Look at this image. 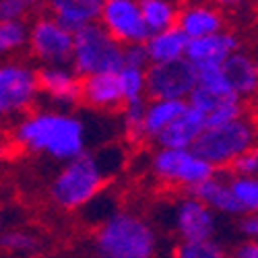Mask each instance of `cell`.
I'll return each instance as SVG.
<instances>
[{
  "label": "cell",
  "mask_w": 258,
  "mask_h": 258,
  "mask_svg": "<svg viewBox=\"0 0 258 258\" xmlns=\"http://www.w3.org/2000/svg\"><path fill=\"white\" fill-rule=\"evenodd\" d=\"M17 149L67 163L89 151L85 120L69 110H29L19 116L9 139Z\"/></svg>",
  "instance_id": "cell-1"
},
{
  "label": "cell",
  "mask_w": 258,
  "mask_h": 258,
  "mask_svg": "<svg viewBox=\"0 0 258 258\" xmlns=\"http://www.w3.org/2000/svg\"><path fill=\"white\" fill-rule=\"evenodd\" d=\"M122 159L120 151H85L79 157L62 163L58 174L52 178L48 195L50 201L62 211H79L91 205L118 171Z\"/></svg>",
  "instance_id": "cell-2"
},
{
  "label": "cell",
  "mask_w": 258,
  "mask_h": 258,
  "mask_svg": "<svg viewBox=\"0 0 258 258\" xmlns=\"http://www.w3.org/2000/svg\"><path fill=\"white\" fill-rule=\"evenodd\" d=\"M161 233L143 215L118 209L91 233V258H159Z\"/></svg>",
  "instance_id": "cell-3"
},
{
  "label": "cell",
  "mask_w": 258,
  "mask_h": 258,
  "mask_svg": "<svg viewBox=\"0 0 258 258\" xmlns=\"http://www.w3.org/2000/svg\"><path fill=\"white\" fill-rule=\"evenodd\" d=\"M258 143V124L250 116H242L221 126H207L195 143V153L215 169H227L244 151Z\"/></svg>",
  "instance_id": "cell-4"
},
{
  "label": "cell",
  "mask_w": 258,
  "mask_h": 258,
  "mask_svg": "<svg viewBox=\"0 0 258 258\" xmlns=\"http://www.w3.org/2000/svg\"><path fill=\"white\" fill-rule=\"evenodd\" d=\"M71 67L81 79L99 73H118L124 67V46L99 23L87 25L73 33Z\"/></svg>",
  "instance_id": "cell-5"
},
{
  "label": "cell",
  "mask_w": 258,
  "mask_h": 258,
  "mask_svg": "<svg viewBox=\"0 0 258 258\" xmlns=\"http://www.w3.org/2000/svg\"><path fill=\"white\" fill-rule=\"evenodd\" d=\"M149 171L161 184L188 192L190 188L211 178L217 169L209 165L201 155H197L195 149L157 147L149 157Z\"/></svg>",
  "instance_id": "cell-6"
},
{
  "label": "cell",
  "mask_w": 258,
  "mask_h": 258,
  "mask_svg": "<svg viewBox=\"0 0 258 258\" xmlns=\"http://www.w3.org/2000/svg\"><path fill=\"white\" fill-rule=\"evenodd\" d=\"M39 99L35 67L23 60L0 62V120L23 116Z\"/></svg>",
  "instance_id": "cell-7"
},
{
  "label": "cell",
  "mask_w": 258,
  "mask_h": 258,
  "mask_svg": "<svg viewBox=\"0 0 258 258\" xmlns=\"http://www.w3.org/2000/svg\"><path fill=\"white\" fill-rule=\"evenodd\" d=\"M27 52L33 60L39 62V67L71 64L73 33L67 27H62L52 15L39 13L29 21Z\"/></svg>",
  "instance_id": "cell-8"
},
{
  "label": "cell",
  "mask_w": 258,
  "mask_h": 258,
  "mask_svg": "<svg viewBox=\"0 0 258 258\" xmlns=\"http://www.w3.org/2000/svg\"><path fill=\"white\" fill-rule=\"evenodd\" d=\"M171 231L178 238V242H203L215 240L219 231L217 213L211 211L192 195L180 197L169 213Z\"/></svg>",
  "instance_id": "cell-9"
},
{
  "label": "cell",
  "mask_w": 258,
  "mask_h": 258,
  "mask_svg": "<svg viewBox=\"0 0 258 258\" xmlns=\"http://www.w3.org/2000/svg\"><path fill=\"white\" fill-rule=\"evenodd\" d=\"M97 23L120 46H139L149 37L139 0H101Z\"/></svg>",
  "instance_id": "cell-10"
},
{
  "label": "cell",
  "mask_w": 258,
  "mask_h": 258,
  "mask_svg": "<svg viewBox=\"0 0 258 258\" xmlns=\"http://www.w3.org/2000/svg\"><path fill=\"white\" fill-rule=\"evenodd\" d=\"M197 87V71L188 60L149 64L147 67V99L188 101Z\"/></svg>",
  "instance_id": "cell-11"
},
{
  "label": "cell",
  "mask_w": 258,
  "mask_h": 258,
  "mask_svg": "<svg viewBox=\"0 0 258 258\" xmlns=\"http://www.w3.org/2000/svg\"><path fill=\"white\" fill-rule=\"evenodd\" d=\"M37 89L39 95L50 103L58 105L60 110H69L81 103V83L83 79L73 71L71 64L60 67H37Z\"/></svg>",
  "instance_id": "cell-12"
},
{
  "label": "cell",
  "mask_w": 258,
  "mask_h": 258,
  "mask_svg": "<svg viewBox=\"0 0 258 258\" xmlns=\"http://www.w3.org/2000/svg\"><path fill=\"white\" fill-rule=\"evenodd\" d=\"M240 50V39L229 31H219L207 37L188 39V48L184 60H188L195 69L205 67H223V62Z\"/></svg>",
  "instance_id": "cell-13"
},
{
  "label": "cell",
  "mask_w": 258,
  "mask_h": 258,
  "mask_svg": "<svg viewBox=\"0 0 258 258\" xmlns=\"http://www.w3.org/2000/svg\"><path fill=\"white\" fill-rule=\"evenodd\" d=\"M81 103L97 112L122 110V91L116 73H99L85 77L81 83Z\"/></svg>",
  "instance_id": "cell-14"
},
{
  "label": "cell",
  "mask_w": 258,
  "mask_h": 258,
  "mask_svg": "<svg viewBox=\"0 0 258 258\" xmlns=\"http://www.w3.org/2000/svg\"><path fill=\"white\" fill-rule=\"evenodd\" d=\"M176 27L188 37V39H199L213 33H219L225 29L223 15L209 3H190L180 7L178 23Z\"/></svg>",
  "instance_id": "cell-15"
},
{
  "label": "cell",
  "mask_w": 258,
  "mask_h": 258,
  "mask_svg": "<svg viewBox=\"0 0 258 258\" xmlns=\"http://www.w3.org/2000/svg\"><path fill=\"white\" fill-rule=\"evenodd\" d=\"M205 128H207V116L188 103L182 116L176 122H171L157 137L155 145L163 149H192L199 137L205 133Z\"/></svg>",
  "instance_id": "cell-16"
},
{
  "label": "cell",
  "mask_w": 258,
  "mask_h": 258,
  "mask_svg": "<svg viewBox=\"0 0 258 258\" xmlns=\"http://www.w3.org/2000/svg\"><path fill=\"white\" fill-rule=\"evenodd\" d=\"M101 0H46V13L71 33L97 23Z\"/></svg>",
  "instance_id": "cell-17"
},
{
  "label": "cell",
  "mask_w": 258,
  "mask_h": 258,
  "mask_svg": "<svg viewBox=\"0 0 258 258\" xmlns=\"http://www.w3.org/2000/svg\"><path fill=\"white\" fill-rule=\"evenodd\" d=\"M188 195L199 199L203 205H207L211 211H215L217 215L242 217V211H240L238 203H235V199L231 195L227 174H219V171H215L211 178H207L205 182H201L195 188H190Z\"/></svg>",
  "instance_id": "cell-18"
},
{
  "label": "cell",
  "mask_w": 258,
  "mask_h": 258,
  "mask_svg": "<svg viewBox=\"0 0 258 258\" xmlns=\"http://www.w3.org/2000/svg\"><path fill=\"white\" fill-rule=\"evenodd\" d=\"M186 105L188 101H178V99H147L143 124H141V141L155 143L165 128L182 116Z\"/></svg>",
  "instance_id": "cell-19"
},
{
  "label": "cell",
  "mask_w": 258,
  "mask_h": 258,
  "mask_svg": "<svg viewBox=\"0 0 258 258\" xmlns=\"http://www.w3.org/2000/svg\"><path fill=\"white\" fill-rule=\"evenodd\" d=\"M143 46L147 50L149 64H167V62L184 60L188 37L178 27H169V29L151 33Z\"/></svg>",
  "instance_id": "cell-20"
},
{
  "label": "cell",
  "mask_w": 258,
  "mask_h": 258,
  "mask_svg": "<svg viewBox=\"0 0 258 258\" xmlns=\"http://www.w3.org/2000/svg\"><path fill=\"white\" fill-rule=\"evenodd\" d=\"M223 73L229 83V89L238 95L240 99L252 97L258 91V77H256V62L244 54V52H235L223 62Z\"/></svg>",
  "instance_id": "cell-21"
},
{
  "label": "cell",
  "mask_w": 258,
  "mask_h": 258,
  "mask_svg": "<svg viewBox=\"0 0 258 258\" xmlns=\"http://www.w3.org/2000/svg\"><path fill=\"white\" fill-rule=\"evenodd\" d=\"M139 7L149 35L176 27L178 23V15H180L178 0H139Z\"/></svg>",
  "instance_id": "cell-22"
},
{
  "label": "cell",
  "mask_w": 258,
  "mask_h": 258,
  "mask_svg": "<svg viewBox=\"0 0 258 258\" xmlns=\"http://www.w3.org/2000/svg\"><path fill=\"white\" fill-rule=\"evenodd\" d=\"M44 248V240L31 229L13 227L0 231V252L17 258H35Z\"/></svg>",
  "instance_id": "cell-23"
},
{
  "label": "cell",
  "mask_w": 258,
  "mask_h": 258,
  "mask_svg": "<svg viewBox=\"0 0 258 258\" xmlns=\"http://www.w3.org/2000/svg\"><path fill=\"white\" fill-rule=\"evenodd\" d=\"M29 21H0V62L15 60L27 50Z\"/></svg>",
  "instance_id": "cell-24"
},
{
  "label": "cell",
  "mask_w": 258,
  "mask_h": 258,
  "mask_svg": "<svg viewBox=\"0 0 258 258\" xmlns=\"http://www.w3.org/2000/svg\"><path fill=\"white\" fill-rule=\"evenodd\" d=\"M116 75H118V83H120V91H122V101L124 103L147 99V69L124 64Z\"/></svg>",
  "instance_id": "cell-25"
},
{
  "label": "cell",
  "mask_w": 258,
  "mask_h": 258,
  "mask_svg": "<svg viewBox=\"0 0 258 258\" xmlns=\"http://www.w3.org/2000/svg\"><path fill=\"white\" fill-rule=\"evenodd\" d=\"M169 258H227V248L217 238L203 242H176Z\"/></svg>",
  "instance_id": "cell-26"
},
{
  "label": "cell",
  "mask_w": 258,
  "mask_h": 258,
  "mask_svg": "<svg viewBox=\"0 0 258 258\" xmlns=\"http://www.w3.org/2000/svg\"><path fill=\"white\" fill-rule=\"evenodd\" d=\"M231 195L238 203L242 215L258 213V178H242V176H229Z\"/></svg>",
  "instance_id": "cell-27"
},
{
  "label": "cell",
  "mask_w": 258,
  "mask_h": 258,
  "mask_svg": "<svg viewBox=\"0 0 258 258\" xmlns=\"http://www.w3.org/2000/svg\"><path fill=\"white\" fill-rule=\"evenodd\" d=\"M195 71H197V87L199 89H205L215 95H235L229 89V83H227L221 67H205V69H195Z\"/></svg>",
  "instance_id": "cell-28"
},
{
  "label": "cell",
  "mask_w": 258,
  "mask_h": 258,
  "mask_svg": "<svg viewBox=\"0 0 258 258\" xmlns=\"http://www.w3.org/2000/svg\"><path fill=\"white\" fill-rule=\"evenodd\" d=\"M145 105H147V99L133 101V103H124L122 110H120L124 135H126L128 141H133V143H141V124H143Z\"/></svg>",
  "instance_id": "cell-29"
},
{
  "label": "cell",
  "mask_w": 258,
  "mask_h": 258,
  "mask_svg": "<svg viewBox=\"0 0 258 258\" xmlns=\"http://www.w3.org/2000/svg\"><path fill=\"white\" fill-rule=\"evenodd\" d=\"M246 114L244 107V99L240 97H231L227 101H223L219 107H215L211 114H207V126H221L227 122H233Z\"/></svg>",
  "instance_id": "cell-30"
},
{
  "label": "cell",
  "mask_w": 258,
  "mask_h": 258,
  "mask_svg": "<svg viewBox=\"0 0 258 258\" xmlns=\"http://www.w3.org/2000/svg\"><path fill=\"white\" fill-rule=\"evenodd\" d=\"M229 176H242V178H258V143L244 151L227 169Z\"/></svg>",
  "instance_id": "cell-31"
},
{
  "label": "cell",
  "mask_w": 258,
  "mask_h": 258,
  "mask_svg": "<svg viewBox=\"0 0 258 258\" xmlns=\"http://www.w3.org/2000/svg\"><path fill=\"white\" fill-rule=\"evenodd\" d=\"M238 231L244 235V240L258 242V213H248L238 217Z\"/></svg>",
  "instance_id": "cell-32"
},
{
  "label": "cell",
  "mask_w": 258,
  "mask_h": 258,
  "mask_svg": "<svg viewBox=\"0 0 258 258\" xmlns=\"http://www.w3.org/2000/svg\"><path fill=\"white\" fill-rule=\"evenodd\" d=\"M124 64L147 69L149 67V58H147L145 46L143 44H139V46H124Z\"/></svg>",
  "instance_id": "cell-33"
},
{
  "label": "cell",
  "mask_w": 258,
  "mask_h": 258,
  "mask_svg": "<svg viewBox=\"0 0 258 258\" xmlns=\"http://www.w3.org/2000/svg\"><path fill=\"white\" fill-rule=\"evenodd\" d=\"M227 258H258V242L256 240H242L231 250H227Z\"/></svg>",
  "instance_id": "cell-34"
},
{
  "label": "cell",
  "mask_w": 258,
  "mask_h": 258,
  "mask_svg": "<svg viewBox=\"0 0 258 258\" xmlns=\"http://www.w3.org/2000/svg\"><path fill=\"white\" fill-rule=\"evenodd\" d=\"M21 3H23V7L29 11L31 17L39 15L41 9H46V0H21Z\"/></svg>",
  "instance_id": "cell-35"
},
{
  "label": "cell",
  "mask_w": 258,
  "mask_h": 258,
  "mask_svg": "<svg viewBox=\"0 0 258 258\" xmlns=\"http://www.w3.org/2000/svg\"><path fill=\"white\" fill-rule=\"evenodd\" d=\"M7 147H9V139H7V135L3 133V128H0V159L7 155Z\"/></svg>",
  "instance_id": "cell-36"
},
{
  "label": "cell",
  "mask_w": 258,
  "mask_h": 258,
  "mask_svg": "<svg viewBox=\"0 0 258 258\" xmlns=\"http://www.w3.org/2000/svg\"><path fill=\"white\" fill-rule=\"evenodd\" d=\"M217 5H223V7H235V5H240L244 3V0H215Z\"/></svg>",
  "instance_id": "cell-37"
},
{
  "label": "cell",
  "mask_w": 258,
  "mask_h": 258,
  "mask_svg": "<svg viewBox=\"0 0 258 258\" xmlns=\"http://www.w3.org/2000/svg\"><path fill=\"white\" fill-rule=\"evenodd\" d=\"M35 258H56V256H35Z\"/></svg>",
  "instance_id": "cell-38"
},
{
  "label": "cell",
  "mask_w": 258,
  "mask_h": 258,
  "mask_svg": "<svg viewBox=\"0 0 258 258\" xmlns=\"http://www.w3.org/2000/svg\"><path fill=\"white\" fill-rule=\"evenodd\" d=\"M256 77H258V60H256Z\"/></svg>",
  "instance_id": "cell-39"
},
{
  "label": "cell",
  "mask_w": 258,
  "mask_h": 258,
  "mask_svg": "<svg viewBox=\"0 0 258 258\" xmlns=\"http://www.w3.org/2000/svg\"><path fill=\"white\" fill-rule=\"evenodd\" d=\"M256 3H258V0H256Z\"/></svg>",
  "instance_id": "cell-40"
}]
</instances>
